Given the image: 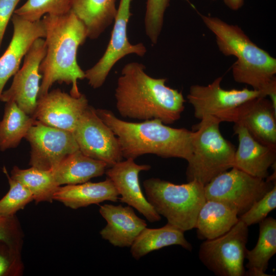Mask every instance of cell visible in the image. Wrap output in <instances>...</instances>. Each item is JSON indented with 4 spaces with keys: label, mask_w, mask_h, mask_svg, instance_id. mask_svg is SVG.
Segmentation results:
<instances>
[{
    "label": "cell",
    "mask_w": 276,
    "mask_h": 276,
    "mask_svg": "<svg viewBox=\"0 0 276 276\" xmlns=\"http://www.w3.org/2000/svg\"><path fill=\"white\" fill-rule=\"evenodd\" d=\"M137 62L123 67L114 93L117 110L124 118L173 123L185 109L181 92L167 86L166 79L153 78Z\"/></svg>",
    "instance_id": "1"
},
{
    "label": "cell",
    "mask_w": 276,
    "mask_h": 276,
    "mask_svg": "<svg viewBox=\"0 0 276 276\" xmlns=\"http://www.w3.org/2000/svg\"><path fill=\"white\" fill-rule=\"evenodd\" d=\"M45 55L39 66L42 76L38 97L49 91L55 82L71 85L70 95L79 97L78 80L85 79V72L77 62V51L87 37L85 26L70 11L61 15H45Z\"/></svg>",
    "instance_id": "2"
},
{
    "label": "cell",
    "mask_w": 276,
    "mask_h": 276,
    "mask_svg": "<svg viewBox=\"0 0 276 276\" xmlns=\"http://www.w3.org/2000/svg\"><path fill=\"white\" fill-rule=\"evenodd\" d=\"M206 27L214 34L220 51L234 56L232 66L235 81L250 85L269 96L276 108V59L254 43L238 26L199 13Z\"/></svg>",
    "instance_id": "3"
},
{
    "label": "cell",
    "mask_w": 276,
    "mask_h": 276,
    "mask_svg": "<svg viewBox=\"0 0 276 276\" xmlns=\"http://www.w3.org/2000/svg\"><path fill=\"white\" fill-rule=\"evenodd\" d=\"M96 111L117 137L123 157L126 159L152 154L188 162L192 156V131L171 127L158 119L133 123L118 118L109 110Z\"/></svg>",
    "instance_id": "4"
},
{
    "label": "cell",
    "mask_w": 276,
    "mask_h": 276,
    "mask_svg": "<svg viewBox=\"0 0 276 276\" xmlns=\"http://www.w3.org/2000/svg\"><path fill=\"white\" fill-rule=\"evenodd\" d=\"M146 197L167 223L184 232L195 228L199 212L206 201L204 185L197 180L181 185L158 178L143 182Z\"/></svg>",
    "instance_id": "5"
},
{
    "label": "cell",
    "mask_w": 276,
    "mask_h": 276,
    "mask_svg": "<svg viewBox=\"0 0 276 276\" xmlns=\"http://www.w3.org/2000/svg\"><path fill=\"white\" fill-rule=\"evenodd\" d=\"M221 122L215 117L206 116L194 126L192 154L186 170L188 181L197 180L205 186L233 168L236 149L222 135Z\"/></svg>",
    "instance_id": "6"
},
{
    "label": "cell",
    "mask_w": 276,
    "mask_h": 276,
    "mask_svg": "<svg viewBox=\"0 0 276 276\" xmlns=\"http://www.w3.org/2000/svg\"><path fill=\"white\" fill-rule=\"evenodd\" d=\"M248 226L239 219L227 232L200 245L199 259L218 276H243Z\"/></svg>",
    "instance_id": "7"
},
{
    "label": "cell",
    "mask_w": 276,
    "mask_h": 276,
    "mask_svg": "<svg viewBox=\"0 0 276 276\" xmlns=\"http://www.w3.org/2000/svg\"><path fill=\"white\" fill-rule=\"evenodd\" d=\"M274 185L233 167L212 179L204 186V190L206 200L225 204L236 211L239 217Z\"/></svg>",
    "instance_id": "8"
},
{
    "label": "cell",
    "mask_w": 276,
    "mask_h": 276,
    "mask_svg": "<svg viewBox=\"0 0 276 276\" xmlns=\"http://www.w3.org/2000/svg\"><path fill=\"white\" fill-rule=\"evenodd\" d=\"M132 0H120L114 18L111 37L104 53L91 68L85 71V79L93 88L104 83L109 72L120 59L129 54L142 57L147 49L142 43H131L127 36V25L132 15Z\"/></svg>",
    "instance_id": "9"
},
{
    "label": "cell",
    "mask_w": 276,
    "mask_h": 276,
    "mask_svg": "<svg viewBox=\"0 0 276 276\" xmlns=\"http://www.w3.org/2000/svg\"><path fill=\"white\" fill-rule=\"evenodd\" d=\"M73 134L79 150L106 163L108 168L123 158L118 139L111 129L88 105L78 120Z\"/></svg>",
    "instance_id": "10"
},
{
    "label": "cell",
    "mask_w": 276,
    "mask_h": 276,
    "mask_svg": "<svg viewBox=\"0 0 276 276\" xmlns=\"http://www.w3.org/2000/svg\"><path fill=\"white\" fill-rule=\"evenodd\" d=\"M25 138L31 145L29 165L53 171L65 158L79 150L73 132L35 120Z\"/></svg>",
    "instance_id": "11"
},
{
    "label": "cell",
    "mask_w": 276,
    "mask_h": 276,
    "mask_svg": "<svg viewBox=\"0 0 276 276\" xmlns=\"http://www.w3.org/2000/svg\"><path fill=\"white\" fill-rule=\"evenodd\" d=\"M222 80V77H219L208 85L191 86L187 99L193 107L196 118L200 120L204 116H211L222 122L225 116L244 102L265 97L260 91L247 88L224 89L221 86Z\"/></svg>",
    "instance_id": "12"
},
{
    "label": "cell",
    "mask_w": 276,
    "mask_h": 276,
    "mask_svg": "<svg viewBox=\"0 0 276 276\" xmlns=\"http://www.w3.org/2000/svg\"><path fill=\"white\" fill-rule=\"evenodd\" d=\"M45 53L44 39L35 40L24 57L22 67L14 75L11 86L2 93L0 101L14 102L27 114H33L42 78L39 66Z\"/></svg>",
    "instance_id": "13"
},
{
    "label": "cell",
    "mask_w": 276,
    "mask_h": 276,
    "mask_svg": "<svg viewBox=\"0 0 276 276\" xmlns=\"http://www.w3.org/2000/svg\"><path fill=\"white\" fill-rule=\"evenodd\" d=\"M88 105L85 95L75 97L57 88L38 98L32 117L47 126L73 132Z\"/></svg>",
    "instance_id": "14"
},
{
    "label": "cell",
    "mask_w": 276,
    "mask_h": 276,
    "mask_svg": "<svg viewBox=\"0 0 276 276\" xmlns=\"http://www.w3.org/2000/svg\"><path fill=\"white\" fill-rule=\"evenodd\" d=\"M150 168L149 165H138L134 159L129 158L108 168L105 173L121 196V202L135 209L149 222H155L160 220L161 216L143 194L139 178L141 171H148Z\"/></svg>",
    "instance_id": "15"
},
{
    "label": "cell",
    "mask_w": 276,
    "mask_h": 276,
    "mask_svg": "<svg viewBox=\"0 0 276 276\" xmlns=\"http://www.w3.org/2000/svg\"><path fill=\"white\" fill-rule=\"evenodd\" d=\"M275 113L270 100L259 97L241 104L225 116L223 122L240 124L258 142L276 148Z\"/></svg>",
    "instance_id": "16"
},
{
    "label": "cell",
    "mask_w": 276,
    "mask_h": 276,
    "mask_svg": "<svg viewBox=\"0 0 276 276\" xmlns=\"http://www.w3.org/2000/svg\"><path fill=\"white\" fill-rule=\"evenodd\" d=\"M11 20L13 26L12 37L7 50L0 57V99L5 85L19 69L21 60L34 41L45 37L42 19L32 22L14 13Z\"/></svg>",
    "instance_id": "17"
},
{
    "label": "cell",
    "mask_w": 276,
    "mask_h": 276,
    "mask_svg": "<svg viewBox=\"0 0 276 276\" xmlns=\"http://www.w3.org/2000/svg\"><path fill=\"white\" fill-rule=\"evenodd\" d=\"M99 213L107 222L100 234L114 246L130 247L147 227L145 220L138 217L129 205L105 204L100 206Z\"/></svg>",
    "instance_id": "18"
},
{
    "label": "cell",
    "mask_w": 276,
    "mask_h": 276,
    "mask_svg": "<svg viewBox=\"0 0 276 276\" xmlns=\"http://www.w3.org/2000/svg\"><path fill=\"white\" fill-rule=\"evenodd\" d=\"M233 129L238 135L239 145L233 167L254 177L266 179L269 176L268 169L275 163L276 148L258 142L240 124H235Z\"/></svg>",
    "instance_id": "19"
},
{
    "label": "cell",
    "mask_w": 276,
    "mask_h": 276,
    "mask_svg": "<svg viewBox=\"0 0 276 276\" xmlns=\"http://www.w3.org/2000/svg\"><path fill=\"white\" fill-rule=\"evenodd\" d=\"M119 194L109 178L98 182H85L59 187L53 199L73 209L98 204L104 201L117 202Z\"/></svg>",
    "instance_id": "20"
},
{
    "label": "cell",
    "mask_w": 276,
    "mask_h": 276,
    "mask_svg": "<svg viewBox=\"0 0 276 276\" xmlns=\"http://www.w3.org/2000/svg\"><path fill=\"white\" fill-rule=\"evenodd\" d=\"M238 221L237 213L229 206L206 200L199 212L195 228L199 239H213L227 232Z\"/></svg>",
    "instance_id": "21"
},
{
    "label": "cell",
    "mask_w": 276,
    "mask_h": 276,
    "mask_svg": "<svg viewBox=\"0 0 276 276\" xmlns=\"http://www.w3.org/2000/svg\"><path fill=\"white\" fill-rule=\"evenodd\" d=\"M108 168L104 162L88 157L79 150L68 156L52 172L60 186L87 182L103 175Z\"/></svg>",
    "instance_id": "22"
},
{
    "label": "cell",
    "mask_w": 276,
    "mask_h": 276,
    "mask_svg": "<svg viewBox=\"0 0 276 276\" xmlns=\"http://www.w3.org/2000/svg\"><path fill=\"white\" fill-rule=\"evenodd\" d=\"M116 0H72V10L85 26L87 37L97 39L113 22Z\"/></svg>",
    "instance_id": "23"
},
{
    "label": "cell",
    "mask_w": 276,
    "mask_h": 276,
    "mask_svg": "<svg viewBox=\"0 0 276 276\" xmlns=\"http://www.w3.org/2000/svg\"><path fill=\"white\" fill-rule=\"evenodd\" d=\"M174 245L188 250L192 249L184 232L167 223L159 228L143 229L130 246V252L133 258L139 260L152 251Z\"/></svg>",
    "instance_id": "24"
},
{
    "label": "cell",
    "mask_w": 276,
    "mask_h": 276,
    "mask_svg": "<svg viewBox=\"0 0 276 276\" xmlns=\"http://www.w3.org/2000/svg\"><path fill=\"white\" fill-rule=\"evenodd\" d=\"M259 235L254 248L247 250V270L245 275H269L265 272L270 259L276 253V220L266 217L259 223Z\"/></svg>",
    "instance_id": "25"
},
{
    "label": "cell",
    "mask_w": 276,
    "mask_h": 276,
    "mask_svg": "<svg viewBox=\"0 0 276 276\" xmlns=\"http://www.w3.org/2000/svg\"><path fill=\"white\" fill-rule=\"evenodd\" d=\"M35 120L21 109L14 102H6L0 122V150L14 148L25 137Z\"/></svg>",
    "instance_id": "26"
},
{
    "label": "cell",
    "mask_w": 276,
    "mask_h": 276,
    "mask_svg": "<svg viewBox=\"0 0 276 276\" xmlns=\"http://www.w3.org/2000/svg\"><path fill=\"white\" fill-rule=\"evenodd\" d=\"M11 177L24 185L32 193L36 203L52 202L53 196L60 186L55 180L52 171L31 167L21 169L14 166Z\"/></svg>",
    "instance_id": "27"
},
{
    "label": "cell",
    "mask_w": 276,
    "mask_h": 276,
    "mask_svg": "<svg viewBox=\"0 0 276 276\" xmlns=\"http://www.w3.org/2000/svg\"><path fill=\"white\" fill-rule=\"evenodd\" d=\"M72 0H27L14 13L30 21L45 15H61L72 10Z\"/></svg>",
    "instance_id": "28"
},
{
    "label": "cell",
    "mask_w": 276,
    "mask_h": 276,
    "mask_svg": "<svg viewBox=\"0 0 276 276\" xmlns=\"http://www.w3.org/2000/svg\"><path fill=\"white\" fill-rule=\"evenodd\" d=\"M3 171L8 178L10 188L8 193L0 200V216L12 217L34 199L28 188L9 176L5 167Z\"/></svg>",
    "instance_id": "29"
},
{
    "label": "cell",
    "mask_w": 276,
    "mask_h": 276,
    "mask_svg": "<svg viewBox=\"0 0 276 276\" xmlns=\"http://www.w3.org/2000/svg\"><path fill=\"white\" fill-rule=\"evenodd\" d=\"M170 0H147L144 24L146 35L153 44L157 42L162 31L165 11Z\"/></svg>",
    "instance_id": "30"
},
{
    "label": "cell",
    "mask_w": 276,
    "mask_h": 276,
    "mask_svg": "<svg viewBox=\"0 0 276 276\" xmlns=\"http://www.w3.org/2000/svg\"><path fill=\"white\" fill-rule=\"evenodd\" d=\"M276 208V185L261 199L255 202L239 219L247 226L259 223Z\"/></svg>",
    "instance_id": "31"
},
{
    "label": "cell",
    "mask_w": 276,
    "mask_h": 276,
    "mask_svg": "<svg viewBox=\"0 0 276 276\" xmlns=\"http://www.w3.org/2000/svg\"><path fill=\"white\" fill-rule=\"evenodd\" d=\"M22 238V231L15 215L12 217L0 216V242L20 252Z\"/></svg>",
    "instance_id": "32"
},
{
    "label": "cell",
    "mask_w": 276,
    "mask_h": 276,
    "mask_svg": "<svg viewBox=\"0 0 276 276\" xmlns=\"http://www.w3.org/2000/svg\"><path fill=\"white\" fill-rule=\"evenodd\" d=\"M22 271L20 252L0 244V276L18 275Z\"/></svg>",
    "instance_id": "33"
},
{
    "label": "cell",
    "mask_w": 276,
    "mask_h": 276,
    "mask_svg": "<svg viewBox=\"0 0 276 276\" xmlns=\"http://www.w3.org/2000/svg\"><path fill=\"white\" fill-rule=\"evenodd\" d=\"M20 0H0V49L8 24Z\"/></svg>",
    "instance_id": "34"
},
{
    "label": "cell",
    "mask_w": 276,
    "mask_h": 276,
    "mask_svg": "<svg viewBox=\"0 0 276 276\" xmlns=\"http://www.w3.org/2000/svg\"><path fill=\"white\" fill-rule=\"evenodd\" d=\"M225 5L232 10H238L244 4V0H223Z\"/></svg>",
    "instance_id": "35"
},
{
    "label": "cell",
    "mask_w": 276,
    "mask_h": 276,
    "mask_svg": "<svg viewBox=\"0 0 276 276\" xmlns=\"http://www.w3.org/2000/svg\"><path fill=\"white\" fill-rule=\"evenodd\" d=\"M1 243H2V242H0V244H1Z\"/></svg>",
    "instance_id": "36"
}]
</instances>
